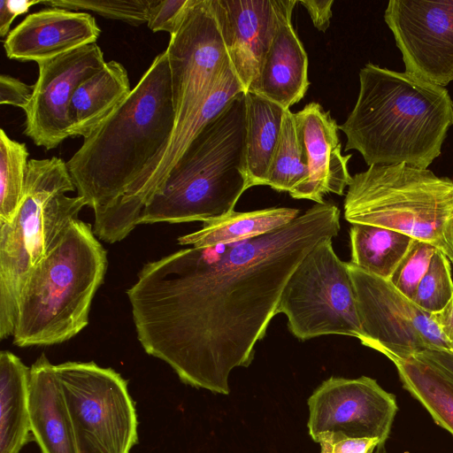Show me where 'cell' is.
<instances>
[{"label": "cell", "mask_w": 453, "mask_h": 453, "mask_svg": "<svg viewBox=\"0 0 453 453\" xmlns=\"http://www.w3.org/2000/svg\"><path fill=\"white\" fill-rule=\"evenodd\" d=\"M100 33L87 12L47 7L27 15L9 33L4 47L10 59L39 63L96 43Z\"/></svg>", "instance_id": "e0dca14e"}, {"label": "cell", "mask_w": 453, "mask_h": 453, "mask_svg": "<svg viewBox=\"0 0 453 453\" xmlns=\"http://www.w3.org/2000/svg\"><path fill=\"white\" fill-rule=\"evenodd\" d=\"M28 151L0 131V223L11 222L24 198Z\"/></svg>", "instance_id": "4316f807"}, {"label": "cell", "mask_w": 453, "mask_h": 453, "mask_svg": "<svg viewBox=\"0 0 453 453\" xmlns=\"http://www.w3.org/2000/svg\"><path fill=\"white\" fill-rule=\"evenodd\" d=\"M333 0H302V4L308 12L313 26L321 32H326L329 27L332 18Z\"/></svg>", "instance_id": "d590c367"}, {"label": "cell", "mask_w": 453, "mask_h": 453, "mask_svg": "<svg viewBox=\"0 0 453 453\" xmlns=\"http://www.w3.org/2000/svg\"><path fill=\"white\" fill-rule=\"evenodd\" d=\"M290 0H214L228 58L245 92L256 84Z\"/></svg>", "instance_id": "9a60e30c"}, {"label": "cell", "mask_w": 453, "mask_h": 453, "mask_svg": "<svg viewBox=\"0 0 453 453\" xmlns=\"http://www.w3.org/2000/svg\"><path fill=\"white\" fill-rule=\"evenodd\" d=\"M294 114L309 176L289 193L290 196L323 203L327 194L342 196L352 180L348 170L351 155L342 154L336 120L317 102L307 104Z\"/></svg>", "instance_id": "2e32d148"}, {"label": "cell", "mask_w": 453, "mask_h": 453, "mask_svg": "<svg viewBox=\"0 0 453 453\" xmlns=\"http://www.w3.org/2000/svg\"><path fill=\"white\" fill-rule=\"evenodd\" d=\"M165 51L175 129L206 97L230 60L214 0L193 1Z\"/></svg>", "instance_id": "8fae6325"}, {"label": "cell", "mask_w": 453, "mask_h": 453, "mask_svg": "<svg viewBox=\"0 0 453 453\" xmlns=\"http://www.w3.org/2000/svg\"><path fill=\"white\" fill-rule=\"evenodd\" d=\"M449 350L453 352V342L450 343Z\"/></svg>", "instance_id": "f35d334b"}, {"label": "cell", "mask_w": 453, "mask_h": 453, "mask_svg": "<svg viewBox=\"0 0 453 453\" xmlns=\"http://www.w3.org/2000/svg\"><path fill=\"white\" fill-rule=\"evenodd\" d=\"M434 317L450 348V343L453 342V296L446 307L441 312L434 314Z\"/></svg>", "instance_id": "8d00e7d4"}, {"label": "cell", "mask_w": 453, "mask_h": 453, "mask_svg": "<svg viewBox=\"0 0 453 453\" xmlns=\"http://www.w3.org/2000/svg\"><path fill=\"white\" fill-rule=\"evenodd\" d=\"M387 357L395 365L403 388L425 407L436 424L453 434V384L414 357Z\"/></svg>", "instance_id": "d4e9b609"}, {"label": "cell", "mask_w": 453, "mask_h": 453, "mask_svg": "<svg viewBox=\"0 0 453 453\" xmlns=\"http://www.w3.org/2000/svg\"><path fill=\"white\" fill-rule=\"evenodd\" d=\"M451 123L453 125V101H452V109H451Z\"/></svg>", "instance_id": "74e56055"}, {"label": "cell", "mask_w": 453, "mask_h": 453, "mask_svg": "<svg viewBox=\"0 0 453 453\" xmlns=\"http://www.w3.org/2000/svg\"><path fill=\"white\" fill-rule=\"evenodd\" d=\"M245 171L248 188L266 186L286 111L252 92H245Z\"/></svg>", "instance_id": "7402d4cb"}, {"label": "cell", "mask_w": 453, "mask_h": 453, "mask_svg": "<svg viewBox=\"0 0 453 453\" xmlns=\"http://www.w3.org/2000/svg\"><path fill=\"white\" fill-rule=\"evenodd\" d=\"M350 224L405 234L445 254L453 265V180L404 164L372 165L352 176L344 199Z\"/></svg>", "instance_id": "52a82bcc"}, {"label": "cell", "mask_w": 453, "mask_h": 453, "mask_svg": "<svg viewBox=\"0 0 453 453\" xmlns=\"http://www.w3.org/2000/svg\"><path fill=\"white\" fill-rule=\"evenodd\" d=\"M384 20L406 73L441 87L453 81V0H390Z\"/></svg>", "instance_id": "4fadbf2b"}, {"label": "cell", "mask_w": 453, "mask_h": 453, "mask_svg": "<svg viewBox=\"0 0 453 453\" xmlns=\"http://www.w3.org/2000/svg\"><path fill=\"white\" fill-rule=\"evenodd\" d=\"M436 250L429 243L414 240L395 269L389 282L405 297L413 301L418 286L427 272Z\"/></svg>", "instance_id": "f546056e"}, {"label": "cell", "mask_w": 453, "mask_h": 453, "mask_svg": "<svg viewBox=\"0 0 453 453\" xmlns=\"http://www.w3.org/2000/svg\"><path fill=\"white\" fill-rule=\"evenodd\" d=\"M106 62L96 43L37 63L39 74L26 110L24 134L33 142L52 150L72 137L68 109L80 84Z\"/></svg>", "instance_id": "5bb4252c"}, {"label": "cell", "mask_w": 453, "mask_h": 453, "mask_svg": "<svg viewBox=\"0 0 453 453\" xmlns=\"http://www.w3.org/2000/svg\"><path fill=\"white\" fill-rule=\"evenodd\" d=\"M34 91V86H28L17 78L8 74L0 76V103L27 109Z\"/></svg>", "instance_id": "1f68e13d"}, {"label": "cell", "mask_w": 453, "mask_h": 453, "mask_svg": "<svg viewBox=\"0 0 453 453\" xmlns=\"http://www.w3.org/2000/svg\"><path fill=\"white\" fill-rule=\"evenodd\" d=\"M319 443L320 453H373L380 444L372 438L326 439Z\"/></svg>", "instance_id": "d6a6232c"}, {"label": "cell", "mask_w": 453, "mask_h": 453, "mask_svg": "<svg viewBox=\"0 0 453 453\" xmlns=\"http://www.w3.org/2000/svg\"><path fill=\"white\" fill-rule=\"evenodd\" d=\"M299 215V209L288 207H272L245 212L232 211L203 222L201 229L180 236L178 242L196 248L234 243L280 228Z\"/></svg>", "instance_id": "603a6c76"}, {"label": "cell", "mask_w": 453, "mask_h": 453, "mask_svg": "<svg viewBox=\"0 0 453 453\" xmlns=\"http://www.w3.org/2000/svg\"><path fill=\"white\" fill-rule=\"evenodd\" d=\"M308 428L311 439L372 438L381 453L397 411L395 396L375 380L331 377L308 399Z\"/></svg>", "instance_id": "7c38bea8"}, {"label": "cell", "mask_w": 453, "mask_h": 453, "mask_svg": "<svg viewBox=\"0 0 453 453\" xmlns=\"http://www.w3.org/2000/svg\"><path fill=\"white\" fill-rule=\"evenodd\" d=\"M340 216L334 203H316L268 234L145 264L127 291L144 351L184 384L227 395L230 372L251 363L289 277L338 234Z\"/></svg>", "instance_id": "6da1fadb"}, {"label": "cell", "mask_w": 453, "mask_h": 453, "mask_svg": "<svg viewBox=\"0 0 453 453\" xmlns=\"http://www.w3.org/2000/svg\"><path fill=\"white\" fill-rule=\"evenodd\" d=\"M55 365L42 354L30 367L31 431L42 453H77L73 426Z\"/></svg>", "instance_id": "d6986e66"}, {"label": "cell", "mask_w": 453, "mask_h": 453, "mask_svg": "<svg viewBox=\"0 0 453 453\" xmlns=\"http://www.w3.org/2000/svg\"><path fill=\"white\" fill-rule=\"evenodd\" d=\"M297 0L284 11L252 91L288 110L306 94L308 57L292 25Z\"/></svg>", "instance_id": "ac0fdd59"}, {"label": "cell", "mask_w": 453, "mask_h": 453, "mask_svg": "<svg viewBox=\"0 0 453 453\" xmlns=\"http://www.w3.org/2000/svg\"><path fill=\"white\" fill-rule=\"evenodd\" d=\"M74 183L66 162L28 161L25 194L13 219L0 223V339L12 336L19 300L35 266L78 219L86 200L68 196Z\"/></svg>", "instance_id": "8992f818"}, {"label": "cell", "mask_w": 453, "mask_h": 453, "mask_svg": "<svg viewBox=\"0 0 453 453\" xmlns=\"http://www.w3.org/2000/svg\"><path fill=\"white\" fill-rule=\"evenodd\" d=\"M308 176L306 157L298 137L295 114L288 109L283 114L266 186L289 194L304 183Z\"/></svg>", "instance_id": "484cf974"}, {"label": "cell", "mask_w": 453, "mask_h": 453, "mask_svg": "<svg viewBox=\"0 0 453 453\" xmlns=\"http://www.w3.org/2000/svg\"><path fill=\"white\" fill-rule=\"evenodd\" d=\"M41 4L69 11L87 10L107 19L140 26L148 21L150 0H46L41 1Z\"/></svg>", "instance_id": "f1b7e54d"}, {"label": "cell", "mask_w": 453, "mask_h": 453, "mask_svg": "<svg viewBox=\"0 0 453 453\" xmlns=\"http://www.w3.org/2000/svg\"><path fill=\"white\" fill-rule=\"evenodd\" d=\"M106 269V251L91 226L79 219L71 222L23 288L13 343L48 346L78 334L88 324L92 300Z\"/></svg>", "instance_id": "5b68a950"}, {"label": "cell", "mask_w": 453, "mask_h": 453, "mask_svg": "<svg viewBox=\"0 0 453 453\" xmlns=\"http://www.w3.org/2000/svg\"><path fill=\"white\" fill-rule=\"evenodd\" d=\"M77 453H130L138 420L127 381L111 368L69 361L55 365Z\"/></svg>", "instance_id": "ba28073f"}, {"label": "cell", "mask_w": 453, "mask_h": 453, "mask_svg": "<svg viewBox=\"0 0 453 453\" xmlns=\"http://www.w3.org/2000/svg\"><path fill=\"white\" fill-rule=\"evenodd\" d=\"M351 261L361 270L388 280L415 239L392 229L351 224Z\"/></svg>", "instance_id": "cb8c5ba5"}, {"label": "cell", "mask_w": 453, "mask_h": 453, "mask_svg": "<svg viewBox=\"0 0 453 453\" xmlns=\"http://www.w3.org/2000/svg\"><path fill=\"white\" fill-rule=\"evenodd\" d=\"M30 367L13 353L0 352V453H19L33 438L28 386Z\"/></svg>", "instance_id": "44dd1931"}, {"label": "cell", "mask_w": 453, "mask_h": 453, "mask_svg": "<svg viewBox=\"0 0 453 453\" xmlns=\"http://www.w3.org/2000/svg\"><path fill=\"white\" fill-rule=\"evenodd\" d=\"M131 90L123 65L115 60L106 62L73 95L68 109L72 137H88L120 106Z\"/></svg>", "instance_id": "ffe728a7"}, {"label": "cell", "mask_w": 453, "mask_h": 453, "mask_svg": "<svg viewBox=\"0 0 453 453\" xmlns=\"http://www.w3.org/2000/svg\"><path fill=\"white\" fill-rule=\"evenodd\" d=\"M357 309L366 347L384 356L410 357L427 349H448L449 342L434 314L421 310L389 280L372 275L350 262Z\"/></svg>", "instance_id": "30bf717a"}, {"label": "cell", "mask_w": 453, "mask_h": 453, "mask_svg": "<svg viewBox=\"0 0 453 453\" xmlns=\"http://www.w3.org/2000/svg\"><path fill=\"white\" fill-rule=\"evenodd\" d=\"M194 0H150L148 27L153 32L174 35L180 27Z\"/></svg>", "instance_id": "4dcf8cb0"}, {"label": "cell", "mask_w": 453, "mask_h": 453, "mask_svg": "<svg viewBox=\"0 0 453 453\" xmlns=\"http://www.w3.org/2000/svg\"><path fill=\"white\" fill-rule=\"evenodd\" d=\"M245 126V92H241L189 143L138 224L203 223L234 211L249 188Z\"/></svg>", "instance_id": "277c9868"}, {"label": "cell", "mask_w": 453, "mask_h": 453, "mask_svg": "<svg viewBox=\"0 0 453 453\" xmlns=\"http://www.w3.org/2000/svg\"><path fill=\"white\" fill-rule=\"evenodd\" d=\"M452 296V264L445 254L436 250L413 302L421 310L435 314L446 307Z\"/></svg>", "instance_id": "83f0119b"}, {"label": "cell", "mask_w": 453, "mask_h": 453, "mask_svg": "<svg viewBox=\"0 0 453 453\" xmlns=\"http://www.w3.org/2000/svg\"><path fill=\"white\" fill-rule=\"evenodd\" d=\"M451 109L445 87L367 63L356 104L338 128L347 138L345 151H358L368 166L427 169L441 154Z\"/></svg>", "instance_id": "7a4b0ae2"}, {"label": "cell", "mask_w": 453, "mask_h": 453, "mask_svg": "<svg viewBox=\"0 0 453 453\" xmlns=\"http://www.w3.org/2000/svg\"><path fill=\"white\" fill-rule=\"evenodd\" d=\"M41 4L36 0H2L0 1V35H9L12 21L16 17L27 13L35 4Z\"/></svg>", "instance_id": "836d02e7"}, {"label": "cell", "mask_w": 453, "mask_h": 453, "mask_svg": "<svg viewBox=\"0 0 453 453\" xmlns=\"http://www.w3.org/2000/svg\"><path fill=\"white\" fill-rule=\"evenodd\" d=\"M175 122L167 54L66 162L78 196L99 212L119 200L167 143Z\"/></svg>", "instance_id": "3957f363"}, {"label": "cell", "mask_w": 453, "mask_h": 453, "mask_svg": "<svg viewBox=\"0 0 453 453\" xmlns=\"http://www.w3.org/2000/svg\"><path fill=\"white\" fill-rule=\"evenodd\" d=\"M411 357L434 367L453 384L452 351L448 349H427Z\"/></svg>", "instance_id": "e575fe53"}, {"label": "cell", "mask_w": 453, "mask_h": 453, "mask_svg": "<svg viewBox=\"0 0 453 453\" xmlns=\"http://www.w3.org/2000/svg\"><path fill=\"white\" fill-rule=\"evenodd\" d=\"M331 238L320 242L301 261L280 296L277 314L304 341L328 334L364 337L348 262L336 255Z\"/></svg>", "instance_id": "9c48e42d"}]
</instances>
